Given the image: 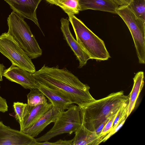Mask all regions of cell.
Here are the masks:
<instances>
[{"instance_id":"1","label":"cell","mask_w":145,"mask_h":145,"mask_svg":"<svg viewBox=\"0 0 145 145\" xmlns=\"http://www.w3.org/2000/svg\"><path fill=\"white\" fill-rule=\"evenodd\" d=\"M32 74L38 83L59 91L79 107L95 100L90 93L89 87L65 68L44 65Z\"/></svg>"},{"instance_id":"2","label":"cell","mask_w":145,"mask_h":145,"mask_svg":"<svg viewBox=\"0 0 145 145\" xmlns=\"http://www.w3.org/2000/svg\"><path fill=\"white\" fill-rule=\"evenodd\" d=\"M129 101V95H125L121 91L79 107L82 124L95 132L101 124L128 104Z\"/></svg>"},{"instance_id":"3","label":"cell","mask_w":145,"mask_h":145,"mask_svg":"<svg viewBox=\"0 0 145 145\" xmlns=\"http://www.w3.org/2000/svg\"><path fill=\"white\" fill-rule=\"evenodd\" d=\"M76 41L89 55L91 59L99 61L108 60L110 57L105 43L80 19L73 14L68 15Z\"/></svg>"},{"instance_id":"4","label":"cell","mask_w":145,"mask_h":145,"mask_svg":"<svg viewBox=\"0 0 145 145\" xmlns=\"http://www.w3.org/2000/svg\"><path fill=\"white\" fill-rule=\"evenodd\" d=\"M8 32L31 59L41 56L42 50L24 18L14 11L7 18Z\"/></svg>"},{"instance_id":"5","label":"cell","mask_w":145,"mask_h":145,"mask_svg":"<svg viewBox=\"0 0 145 145\" xmlns=\"http://www.w3.org/2000/svg\"><path fill=\"white\" fill-rule=\"evenodd\" d=\"M116 14L123 19L132 37L140 64L145 62V21L139 17L128 5L118 6Z\"/></svg>"},{"instance_id":"6","label":"cell","mask_w":145,"mask_h":145,"mask_svg":"<svg viewBox=\"0 0 145 145\" xmlns=\"http://www.w3.org/2000/svg\"><path fill=\"white\" fill-rule=\"evenodd\" d=\"M54 123L50 130L36 139L37 142L48 141L59 135L75 132L82 125L79 107L72 104L67 111H59Z\"/></svg>"},{"instance_id":"7","label":"cell","mask_w":145,"mask_h":145,"mask_svg":"<svg viewBox=\"0 0 145 145\" xmlns=\"http://www.w3.org/2000/svg\"><path fill=\"white\" fill-rule=\"evenodd\" d=\"M0 52L10 60L12 65L32 74L36 71L31 59L8 32L0 36Z\"/></svg>"},{"instance_id":"8","label":"cell","mask_w":145,"mask_h":145,"mask_svg":"<svg viewBox=\"0 0 145 145\" xmlns=\"http://www.w3.org/2000/svg\"><path fill=\"white\" fill-rule=\"evenodd\" d=\"M36 139L0 121V145H36Z\"/></svg>"},{"instance_id":"9","label":"cell","mask_w":145,"mask_h":145,"mask_svg":"<svg viewBox=\"0 0 145 145\" xmlns=\"http://www.w3.org/2000/svg\"><path fill=\"white\" fill-rule=\"evenodd\" d=\"M3 76L26 89L37 88L38 86V82L32 73L12 64L4 70Z\"/></svg>"},{"instance_id":"10","label":"cell","mask_w":145,"mask_h":145,"mask_svg":"<svg viewBox=\"0 0 145 145\" xmlns=\"http://www.w3.org/2000/svg\"><path fill=\"white\" fill-rule=\"evenodd\" d=\"M60 22L61 29L64 39L79 62L78 68H81L86 64L87 61L91 59L90 57L73 37L70 30L69 20L62 18Z\"/></svg>"},{"instance_id":"11","label":"cell","mask_w":145,"mask_h":145,"mask_svg":"<svg viewBox=\"0 0 145 145\" xmlns=\"http://www.w3.org/2000/svg\"><path fill=\"white\" fill-rule=\"evenodd\" d=\"M42 0H5L11 8L22 17L33 21L40 29L36 9Z\"/></svg>"},{"instance_id":"12","label":"cell","mask_w":145,"mask_h":145,"mask_svg":"<svg viewBox=\"0 0 145 145\" xmlns=\"http://www.w3.org/2000/svg\"><path fill=\"white\" fill-rule=\"evenodd\" d=\"M37 88L48 99L52 106L59 111H65L73 104L67 96L55 89L38 83Z\"/></svg>"},{"instance_id":"13","label":"cell","mask_w":145,"mask_h":145,"mask_svg":"<svg viewBox=\"0 0 145 145\" xmlns=\"http://www.w3.org/2000/svg\"><path fill=\"white\" fill-rule=\"evenodd\" d=\"M51 103H47L35 106H31L27 104L24 115L22 125L20 131L29 127L52 107Z\"/></svg>"},{"instance_id":"14","label":"cell","mask_w":145,"mask_h":145,"mask_svg":"<svg viewBox=\"0 0 145 145\" xmlns=\"http://www.w3.org/2000/svg\"><path fill=\"white\" fill-rule=\"evenodd\" d=\"M59 111L52 106L33 125L22 132L33 137H37L47 125L51 123L55 122Z\"/></svg>"},{"instance_id":"15","label":"cell","mask_w":145,"mask_h":145,"mask_svg":"<svg viewBox=\"0 0 145 145\" xmlns=\"http://www.w3.org/2000/svg\"><path fill=\"white\" fill-rule=\"evenodd\" d=\"M72 145H97L103 142L104 137L81 125L74 132Z\"/></svg>"},{"instance_id":"16","label":"cell","mask_w":145,"mask_h":145,"mask_svg":"<svg viewBox=\"0 0 145 145\" xmlns=\"http://www.w3.org/2000/svg\"><path fill=\"white\" fill-rule=\"evenodd\" d=\"M80 11L92 9L116 14L118 6L113 0H79Z\"/></svg>"},{"instance_id":"17","label":"cell","mask_w":145,"mask_h":145,"mask_svg":"<svg viewBox=\"0 0 145 145\" xmlns=\"http://www.w3.org/2000/svg\"><path fill=\"white\" fill-rule=\"evenodd\" d=\"M134 84L132 89L129 95V101L127 106V117L134 109L139 94L144 84V76L143 71L136 73L133 78Z\"/></svg>"},{"instance_id":"18","label":"cell","mask_w":145,"mask_h":145,"mask_svg":"<svg viewBox=\"0 0 145 145\" xmlns=\"http://www.w3.org/2000/svg\"><path fill=\"white\" fill-rule=\"evenodd\" d=\"M56 5L61 8L68 15L79 13V0H58Z\"/></svg>"},{"instance_id":"19","label":"cell","mask_w":145,"mask_h":145,"mask_svg":"<svg viewBox=\"0 0 145 145\" xmlns=\"http://www.w3.org/2000/svg\"><path fill=\"white\" fill-rule=\"evenodd\" d=\"M27 104L30 106H36L47 103L46 96L38 88L30 89V91L27 94Z\"/></svg>"},{"instance_id":"20","label":"cell","mask_w":145,"mask_h":145,"mask_svg":"<svg viewBox=\"0 0 145 145\" xmlns=\"http://www.w3.org/2000/svg\"><path fill=\"white\" fill-rule=\"evenodd\" d=\"M128 6L139 17L145 21V0H131Z\"/></svg>"},{"instance_id":"21","label":"cell","mask_w":145,"mask_h":145,"mask_svg":"<svg viewBox=\"0 0 145 145\" xmlns=\"http://www.w3.org/2000/svg\"><path fill=\"white\" fill-rule=\"evenodd\" d=\"M27 105L26 103L19 102H14L13 103V106L15 114V118L18 122L20 127L22 124L24 114Z\"/></svg>"},{"instance_id":"22","label":"cell","mask_w":145,"mask_h":145,"mask_svg":"<svg viewBox=\"0 0 145 145\" xmlns=\"http://www.w3.org/2000/svg\"><path fill=\"white\" fill-rule=\"evenodd\" d=\"M128 104V103L124 105L116 113L113 122L112 130L115 127L118 123L123 117L125 115H127Z\"/></svg>"},{"instance_id":"23","label":"cell","mask_w":145,"mask_h":145,"mask_svg":"<svg viewBox=\"0 0 145 145\" xmlns=\"http://www.w3.org/2000/svg\"><path fill=\"white\" fill-rule=\"evenodd\" d=\"M116 114V113L112 116L110 118L103 127L99 135L105 138L106 136L110 132L112 129L113 122Z\"/></svg>"},{"instance_id":"24","label":"cell","mask_w":145,"mask_h":145,"mask_svg":"<svg viewBox=\"0 0 145 145\" xmlns=\"http://www.w3.org/2000/svg\"><path fill=\"white\" fill-rule=\"evenodd\" d=\"M72 139L69 140L60 139L53 142H49L48 141L40 143L37 142L36 145H72Z\"/></svg>"},{"instance_id":"25","label":"cell","mask_w":145,"mask_h":145,"mask_svg":"<svg viewBox=\"0 0 145 145\" xmlns=\"http://www.w3.org/2000/svg\"><path fill=\"white\" fill-rule=\"evenodd\" d=\"M127 118V115L123 117L118 123L115 127L104 138L103 142L106 141L111 136L114 134L123 125Z\"/></svg>"},{"instance_id":"26","label":"cell","mask_w":145,"mask_h":145,"mask_svg":"<svg viewBox=\"0 0 145 145\" xmlns=\"http://www.w3.org/2000/svg\"><path fill=\"white\" fill-rule=\"evenodd\" d=\"M8 107L6 99L0 96V112H5L7 111Z\"/></svg>"},{"instance_id":"27","label":"cell","mask_w":145,"mask_h":145,"mask_svg":"<svg viewBox=\"0 0 145 145\" xmlns=\"http://www.w3.org/2000/svg\"><path fill=\"white\" fill-rule=\"evenodd\" d=\"M118 6L128 5L131 0H113Z\"/></svg>"},{"instance_id":"28","label":"cell","mask_w":145,"mask_h":145,"mask_svg":"<svg viewBox=\"0 0 145 145\" xmlns=\"http://www.w3.org/2000/svg\"><path fill=\"white\" fill-rule=\"evenodd\" d=\"M50 3L56 5L58 0H45Z\"/></svg>"},{"instance_id":"29","label":"cell","mask_w":145,"mask_h":145,"mask_svg":"<svg viewBox=\"0 0 145 145\" xmlns=\"http://www.w3.org/2000/svg\"></svg>"}]
</instances>
